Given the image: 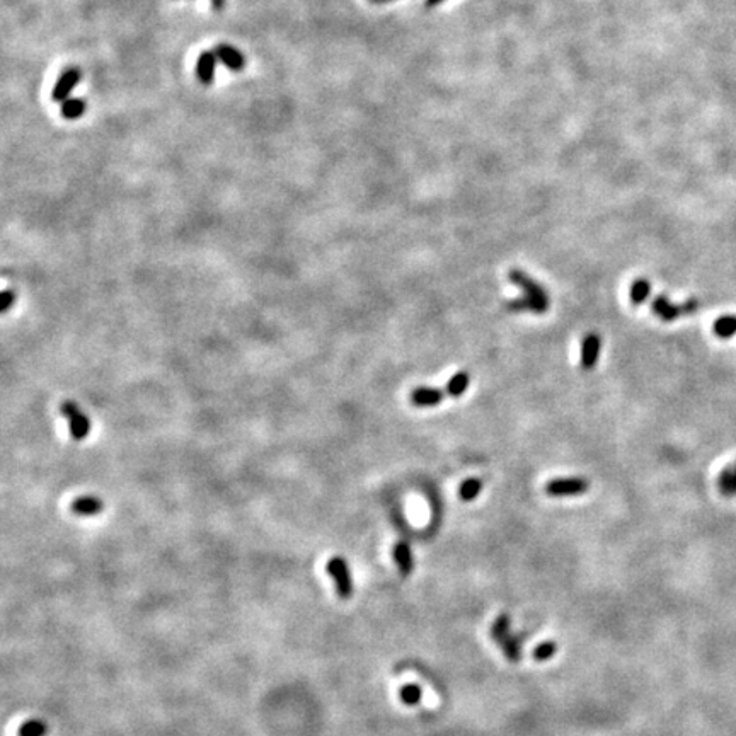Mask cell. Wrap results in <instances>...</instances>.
I'll list each match as a JSON object with an SVG mask.
<instances>
[{"label": "cell", "mask_w": 736, "mask_h": 736, "mask_svg": "<svg viewBox=\"0 0 736 736\" xmlns=\"http://www.w3.org/2000/svg\"><path fill=\"white\" fill-rule=\"evenodd\" d=\"M213 52L215 55H217L218 60H220L222 64L227 66V69L232 70V72H242L246 64H248L244 55H242L241 50H237L236 46H230V45H225V43H222V45L215 46Z\"/></svg>", "instance_id": "7"}, {"label": "cell", "mask_w": 736, "mask_h": 736, "mask_svg": "<svg viewBox=\"0 0 736 736\" xmlns=\"http://www.w3.org/2000/svg\"><path fill=\"white\" fill-rule=\"evenodd\" d=\"M401 700L406 706H416L421 700V688L418 685H404L401 688Z\"/></svg>", "instance_id": "22"}, {"label": "cell", "mask_w": 736, "mask_h": 736, "mask_svg": "<svg viewBox=\"0 0 736 736\" xmlns=\"http://www.w3.org/2000/svg\"><path fill=\"white\" fill-rule=\"evenodd\" d=\"M19 736H46L48 735V724L41 719H27L17 731Z\"/></svg>", "instance_id": "18"}, {"label": "cell", "mask_w": 736, "mask_h": 736, "mask_svg": "<svg viewBox=\"0 0 736 736\" xmlns=\"http://www.w3.org/2000/svg\"><path fill=\"white\" fill-rule=\"evenodd\" d=\"M649 293H651V285H649V281L646 280V278H639V280H636L631 287L632 304L634 305L644 304L646 299L649 297Z\"/></svg>", "instance_id": "19"}, {"label": "cell", "mask_w": 736, "mask_h": 736, "mask_svg": "<svg viewBox=\"0 0 736 736\" xmlns=\"http://www.w3.org/2000/svg\"><path fill=\"white\" fill-rule=\"evenodd\" d=\"M469 382H471V377H469L467 371H459V374H455L452 378H450L447 383V390H445V392H447L448 395H452V397H459V395H462L465 390H467Z\"/></svg>", "instance_id": "16"}, {"label": "cell", "mask_w": 736, "mask_h": 736, "mask_svg": "<svg viewBox=\"0 0 736 736\" xmlns=\"http://www.w3.org/2000/svg\"><path fill=\"white\" fill-rule=\"evenodd\" d=\"M555 651H558V644L552 643V641H546V643L539 644L537 648L534 649V660L535 661H547V660H551V658L555 655Z\"/></svg>", "instance_id": "23"}, {"label": "cell", "mask_w": 736, "mask_h": 736, "mask_svg": "<svg viewBox=\"0 0 736 736\" xmlns=\"http://www.w3.org/2000/svg\"><path fill=\"white\" fill-rule=\"evenodd\" d=\"M699 307L700 302L697 299H688L687 302L684 304H673L670 302V299H667L665 295H658L651 304L653 312H655L661 320H667V323L679 319L680 316L695 314V311H699Z\"/></svg>", "instance_id": "1"}, {"label": "cell", "mask_w": 736, "mask_h": 736, "mask_svg": "<svg viewBox=\"0 0 736 736\" xmlns=\"http://www.w3.org/2000/svg\"><path fill=\"white\" fill-rule=\"evenodd\" d=\"M510 628H511L510 616H508V614H501V616L495 621V624L491 625L493 639H495L496 643H500L503 637L510 636Z\"/></svg>", "instance_id": "21"}, {"label": "cell", "mask_w": 736, "mask_h": 736, "mask_svg": "<svg viewBox=\"0 0 736 736\" xmlns=\"http://www.w3.org/2000/svg\"><path fill=\"white\" fill-rule=\"evenodd\" d=\"M481 489H483V481L477 479V477H472V479L464 481V483L460 484V489H459L460 500H464V501L476 500L477 496H479Z\"/></svg>", "instance_id": "20"}, {"label": "cell", "mask_w": 736, "mask_h": 736, "mask_svg": "<svg viewBox=\"0 0 736 736\" xmlns=\"http://www.w3.org/2000/svg\"><path fill=\"white\" fill-rule=\"evenodd\" d=\"M85 108H87V104H85L84 99L69 97V99L62 103L60 113L65 120H79L80 116H84Z\"/></svg>", "instance_id": "14"}, {"label": "cell", "mask_w": 736, "mask_h": 736, "mask_svg": "<svg viewBox=\"0 0 736 736\" xmlns=\"http://www.w3.org/2000/svg\"><path fill=\"white\" fill-rule=\"evenodd\" d=\"M445 392L440 389H433V387H418L411 394V402L414 406H420V408H426V406H437L444 401Z\"/></svg>", "instance_id": "11"}, {"label": "cell", "mask_w": 736, "mask_h": 736, "mask_svg": "<svg viewBox=\"0 0 736 736\" xmlns=\"http://www.w3.org/2000/svg\"><path fill=\"white\" fill-rule=\"evenodd\" d=\"M217 55L215 52H203L197 62V77L201 84L210 85L215 79V69H217Z\"/></svg>", "instance_id": "9"}, {"label": "cell", "mask_w": 736, "mask_h": 736, "mask_svg": "<svg viewBox=\"0 0 736 736\" xmlns=\"http://www.w3.org/2000/svg\"><path fill=\"white\" fill-rule=\"evenodd\" d=\"M80 79H82V72L77 69V66H70V69H66L65 72L58 77V80L55 82V85H53L52 99L55 101V103H64V101L69 99V96L72 94L73 89L79 85Z\"/></svg>", "instance_id": "6"}, {"label": "cell", "mask_w": 736, "mask_h": 736, "mask_svg": "<svg viewBox=\"0 0 736 736\" xmlns=\"http://www.w3.org/2000/svg\"><path fill=\"white\" fill-rule=\"evenodd\" d=\"M392 554H394L395 565H397L399 567V573H401L402 576H409L414 569V559H413V552H411L409 544L404 542V540H399V542L394 546Z\"/></svg>", "instance_id": "10"}, {"label": "cell", "mask_w": 736, "mask_h": 736, "mask_svg": "<svg viewBox=\"0 0 736 736\" xmlns=\"http://www.w3.org/2000/svg\"><path fill=\"white\" fill-rule=\"evenodd\" d=\"M590 489V481L585 477H566V479H552L547 483L546 493L549 496H579Z\"/></svg>", "instance_id": "4"}, {"label": "cell", "mask_w": 736, "mask_h": 736, "mask_svg": "<svg viewBox=\"0 0 736 736\" xmlns=\"http://www.w3.org/2000/svg\"><path fill=\"white\" fill-rule=\"evenodd\" d=\"M103 508H104L103 500L96 498V496H82V498H77L72 503V511L76 513V515H80V516L97 515V513L103 511Z\"/></svg>", "instance_id": "12"}, {"label": "cell", "mask_w": 736, "mask_h": 736, "mask_svg": "<svg viewBox=\"0 0 736 736\" xmlns=\"http://www.w3.org/2000/svg\"><path fill=\"white\" fill-rule=\"evenodd\" d=\"M714 334L721 339L733 338L736 334V316H723L714 323Z\"/></svg>", "instance_id": "15"}, {"label": "cell", "mask_w": 736, "mask_h": 736, "mask_svg": "<svg viewBox=\"0 0 736 736\" xmlns=\"http://www.w3.org/2000/svg\"><path fill=\"white\" fill-rule=\"evenodd\" d=\"M718 488L719 491H721V495L726 496V498H733V496H736V462L728 465V467L719 474Z\"/></svg>", "instance_id": "13"}, {"label": "cell", "mask_w": 736, "mask_h": 736, "mask_svg": "<svg viewBox=\"0 0 736 736\" xmlns=\"http://www.w3.org/2000/svg\"><path fill=\"white\" fill-rule=\"evenodd\" d=\"M440 2H444V0H426V6L433 7V6H438Z\"/></svg>", "instance_id": "26"}, {"label": "cell", "mask_w": 736, "mask_h": 736, "mask_svg": "<svg viewBox=\"0 0 736 736\" xmlns=\"http://www.w3.org/2000/svg\"><path fill=\"white\" fill-rule=\"evenodd\" d=\"M374 2H389V0H374Z\"/></svg>", "instance_id": "27"}, {"label": "cell", "mask_w": 736, "mask_h": 736, "mask_svg": "<svg viewBox=\"0 0 736 736\" xmlns=\"http://www.w3.org/2000/svg\"><path fill=\"white\" fill-rule=\"evenodd\" d=\"M211 3H213V9L215 10H220L222 7H224L225 0H211Z\"/></svg>", "instance_id": "25"}, {"label": "cell", "mask_w": 736, "mask_h": 736, "mask_svg": "<svg viewBox=\"0 0 736 736\" xmlns=\"http://www.w3.org/2000/svg\"><path fill=\"white\" fill-rule=\"evenodd\" d=\"M60 411H62V414L66 418V421H69L70 434H72L73 440L76 441L85 440V438L89 437V433H91V421H89V418L85 416L84 413H82L79 406L72 401H65V402H62Z\"/></svg>", "instance_id": "3"}, {"label": "cell", "mask_w": 736, "mask_h": 736, "mask_svg": "<svg viewBox=\"0 0 736 736\" xmlns=\"http://www.w3.org/2000/svg\"><path fill=\"white\" fill-rule=\"evenodd\" d=\"M602 339L595 332H588L581 341V367L583 370H592L597 365L598 355H600Z\"/></svg>", "instance_id": "8"}, {"label": "cell", "mask_w": 736, "mask_h": 736, "mask_svg": "<svg viewBox=\"0 0 736 736\" xmlns=\"http://www.w3.org/2000/svg\"><path fill=\"white\" fill-rule=\"evenodd\" d=\"M15 304V293L10 292V290H6V292L2 293V312L6 314V312L10 311V307Z\"/></svg>", "instance_id": "24"}, {"label": "cell", "mask_w": 736, "mask_h": 736, "mask_svg": "<svg viewBox=\"0 0 736 736\" xmlns=\"http://www.w3.org/2000/svg\"><path fill=\"white\" fill-rule=\"evenodd\" d=\"M498 644L501 646V649H503L504 658H507L508 661L516 663V661L522 660V648H520V643L516 637L507 636V637H503Z\"/></svg>", "instance_id": "17"}, {"label": "cell", "mask_w": 736, "mask_h": 736, "mask_svg": "<svg viewBox=\"0 0 736 736\" xmlns=\"http://www.w3.org/2000/svg\"><path fill=\"white\" fill-rule=\"evenodd\" d=\"M326 569L329 576L334 579L336 592H338L343 600H348V598L353 595V579H351V573L350 567H348L346 559L341 558V555H334V558L329 559Z\"/></svg>", "instance_id": "2"}, {"label": "cell", "mask_w": 736, "mask_h": 736, "mask_svg": "<svg viewBox=\"0 0 736 736\" xmlns=\"http://www.w3.org/2000/svg\"><path fill=\"white\" fill-rule=\"evenodd\" d=\"M508 278H510L511 283H515L516 287L522 288L527 297H530V299L537 300V302L544 305H549V293L540 287L537 281L532 280L527 273H523L522 269H511V271L508 273Z\"/></svg>", "instance_id": "5"}]
</instances>
